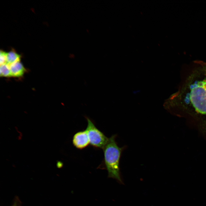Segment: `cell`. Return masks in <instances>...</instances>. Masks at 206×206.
<instances>
[{"mask_svg": "<svg viewBox=\"0 0 206 206\" xmlns=\"http://www.w3.org/2000/svg\"><path fill=\"white\" fill-rule=\"evenodd\" d=\"M116 135L109 138L107 144L103 149L104 152V166L103 169L108 172V177L116 179L123 184L119 167L122 153L125 146L120 147L116 141Z\"/></svg>", "mask_w": 206, "mask_h": 206, "instance_id": "obj_2", "label": "cell"}, {"mask_svg": "<svg viewBox=\"0 0 206 206\" xmlns=\"http://www.w3.org/2000/svg\"><path fill=\"white\" fill-rule=\"evenodd\" d=\"M9 66L11 77H21L25 72V69L20 61L12 64Z\"/></svg>", "mask_w": 206, "mask_h": 206, "instance_id": "obj_5", "label": "cell"}, {"mask_svg": "<svg viewBox=\"0 0 206 206\" xmlns=\"http://www.w3.org/2000/svg\"><path fill=\"white\" fill-rule=\"evenodd\" d=\"M11 206H19L18 201L16 200Z\"/></svg>", "mask_w": 206, "mask_h": 206, "instance_id": "obj_9", "label": "cell"}, {"mask_svg": "<svg viewBox=\"0 0 206 206\" xmlns=\"http://www.w3.org/2000/svg\"><path fill=\"white\" fill-rule=\"evenodd\" d=\"M21 56L15 50H12L7 53L6 63L8 65L20 61Z\"/></svg>", "mask_w": 206, "mask_h": 206, "instance_id": "obj_6", "label": "cell"}, {"mask_svg": "<svg viewBox=\"0 0 206 206\" xmlns=\"http://www.w3.org/2000/svg\"><path fill=\"white\" fill-rule=\"evenodd\" d=\"M197 64L167 105L175 114L194 123L206 136V63Z\"/></svg>", "mask_w": 206, "mask_h": 206, "instance_id": "obj_1", "label": "cell"}, {"mask_svg": "<svg viewBox=\"0 0 206 206\" xmlns=\"http://www.w3.org/2000/svg\"><path fill=\"white\" fill-rule=\"evenodd\" d=\"M72 143L76 148L82 149L90 144L88 136L86 130L78 131L74 135Z\"/></svg>", "mask_w": 206, "mask_h": 206, "instance_id": "obj_4", "label": "cell"}, {"mask_svg": "<svg viewBox=\"0 0 206 206\" xmlns=\"http://www.w3.org/2000/svg\"><path fill=\"white\" fill-rule=\"evenodd\" d=\"M0 75L4 77H11L10 66L5 63L1 65L0 67Z\"/></svg>", "mask_w": 206, "mask_h": 206, "instance_id": "obj_7", "label": "cell"}, {"mask_svg": "<svg viewBox=\"0 0 206 206\" xmlns=\"http://www.w3.org/2000/svg\"><path fill=\"white\" fill-rule=\"evenodd\" d=\"M7 52L1 50L0 52V64L1 65L6 63Z\"/></svg>", "mask_w": 206, "mask_h": 206, "instance_id": "obj_8", "label": "cell"}, {"mask_svg": "<svg viewBox=\"0 0 206 206\" xmlns=\"http://www.w3.org/2000/svg\"><path fill=\"white\" fill-rule=\"evenodd\" d=\"M87 121L86 129L90 144L97 148L103 149L108 140L107 138L95 126L93 122L88 117L85 116Z\"/></svg>", "mask_w": 206, "mask_h": 206, "instance_id": "obj_3", "label": "cell"}]
</instances>
